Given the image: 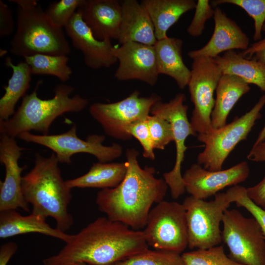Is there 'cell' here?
I'll return each mask as SVG.
<instances>
[{
	"instance_id": "obj_28",
	"label": "cell",
	"mask_w": 265,
	"mask_h": 265,
	"mask_svg": "<svg viewBox=\"0 0 265 265\" xmlns=\"http://www.w3.org/2000/svg\"><path fill=\"white\" fill-rule=\"evenodd\" d=\"M29 65L32 75H49L56 77L61 81L68 80L72 74L65 55L37 54L24 57Z\"/></svg>"
},
{
	"instance_id": "obj_39",
	"label": "cell",
	"mask_w": 265,
	"mask_h": 265,
	"mask_svg": "<svg viewBox=\"0 0 265 265\" xmlns=\"http://www.w3.org/2000/svg\"><path fill=\"white\" fill-rule=\"evenodd\" d=\"M17 249L16 243L9 242L3 244L0 249V265H6Z\"/></svg>"
},
{
	"instance_id": "obj_1",
	"label": "cell",
	"mask_w": 265,
	"mask_h": 265,
	"mask_svg": "<svg viewBox=\"0 0 265 265\" xmlns=\"http://www.w3.org/2000/svg\"><path fill=\"white\" fill-rule=\"evenodd\" d=\"M149 249L142 230H133L106 216L89 223L44 265H115Z\"/></svg>"
},
{
	"instance_id": "obj_44",
	"label": "cell",
	"mask_w": 265,
	"mask_h": 265,
	"mask_svg": "<svg viewBox=\"0 0 265 265\" xmlns=\"http://www.w3.org/2000/svg\"><path fill=\"white\" fill-rule=\"evenodd\" d=\"M69 265H87L84 264H70Z\"/></svg>"
},
{
	"instance_id": "obj_3",
	"label": "cell",
	"mask_w": 265,
	"mask_h": 265,
	"mask_svg": "<svg viewBox=\"0 0 265 265\" xmlns=\"http://www.w3.org/2000/svg\"><path fill=\"white\" fill-rule=\"evenodd\" d=\"M58 163L53 152L49 157L36 153L33 167L23 176L22 188L31 212L53 218L56 228L65 232L74 223L68 210L71 189L62 177Z\"/></svg>"
},
{
	"instance_id": "obj_17",
	"label": "cell",
	"mask_w": 265,
	"mask_h": 265,
	"mask_svg": "<svg viewBox=\"0 0 265 265\" xmlns=\"http://www.w3.org/2000/svg\"><path fill=\"white\" fill-rule=\"evenodd\" d=\"M64 29L72 46L82 53L84 62L88 67L94 69L107 68L118 61L113 54L114 46L111 40L96 39L83 21L79 9Z\"/></svg>"
},
{
	"instance_id": "obj_37",
	"label": "cell",
	"mask_w": 265,
	"mask_h": 265,
	"mask_svg": "<svg viewBox=\"0 0 265 265\" xmlns=\"http://www.w3.org/2000/svg\"><path fill=\"white\" fill-rule=\"evenodd\" d=\"M14 28V23L11 10L6 3L0 0V37L11 34Z\"/></svg>"
},
{
	"instance_id": "obj_42",
	"label": "cell",
	"mask_w": 265,
	"mask_h": 265,
	"mask_svg": "<svg viewBox=\"0 0 265 265\" xmlns=\"http://www.w3.org/2000/svg\"><path fill=\"white\" fill-rule=\"evenodd\" d=\"M252 57L265 64V49L256 52Z\"/></svg>"
},
{
	"instance_id": "obj_26",
	"label": "cell",
	"mask_w": 265,
	"mask_h": 265,
	"mask_svg": "<svg viewBox=\"0 0 265 265\" xmlns=\"http://www.w3.org/2000/svg\"><path fill=\"white\" fill-rule=\"evenodd\" d=\"M126 162L94 163L88 171L77 178L66 180L68 186L73 188H113L124 179L127 172Z\"/></svg>"
},
{
	"instance_id": "obj_16",
	"label": "cell",
	"mask_w": 265,
	"mask_h": 265,
	"mask_svg": "<svg viewBox=\"0 0 265 265\" xmlns=\"http://www.w3.org/2000/svg\"><path fill=\"white\" fill-rule=\"evenodd\" d=\"M24 148L19 146L15 138L1 133L0 161L5 168V177L0 182V211L22 209L29 211L28 204L23 195L22 173L25 166L19 165Z\"/></svg>"
},
{
	"instance_id": "obj_8",
	"label": "cell",
	"mask_w": 265,
	"mask_h": 265,
	"mask_svg": "<svg viewBox=\"0 0 265 265\" xmlns=\"http://www.w3.org/2000/svg\"><path fill=\"white\" fill-rule=\"evenodd\" d=\"M222 222V239L229 248V258L244 265H265V237L254 217L227 209Z\"/></svg>"
},
{
	"instance_id": "obj_30",
	"label": "cell",
	"mask_w": 265,
	"mask_h": 265,
	"mask_svg": "<svg viewBox=\"0 0 265 265\" xmlns=\"http://www.w3.org/2000/svg\"><path fill=\"white\" fill-rule=\"evenodd\" d=\"M182 257L185 265H244L227 256L222 245L185 252Z\"/></svg>"
},
{
	"instance_id": "obj_15",
	"label": "cell",
	"mask_w": 265,
	"mask_h": 265,
	"mask_svg": "<svg viewBox=\"0 0 265 265\" xmlns=\"http://www.w3.org/2000/svg\"><path fill=\"white\" fill-rule=\"evenodd\" d=\"M112 52L119 62L114 74L116 79L156 84L159 74L154 46L129 42L119 47L114 46Z\"/></svg>"
},
{
	"instance_id": "obj_7",
	"label": "cell",
	"mask_w": 265,
	"mask_h": 265,
	"mask_svg": "<svg viewBox=\"0 0 265 265\" xmlns=\"http://www.w3.org/2000/svg\"><path fill=\"white\" fill-rule=\"evenodd\" d=\"M231 203L225 192L217 193L210 201L191 196L185 199L189 248L206 249L221 243L220 225Z\"/></svg>"
},
{
	"instance_id": "obj_5",
	"label": "cell",
	"mask_w": 265,
	"mask_h": 265,
	"mask_svg": "<svg viewBox=\"0 0 265 265\" xmlns=\"http://www.w3.org/2000/svg\"><path fill=\"white\" fill-rule=\"evenodd\" d=\"M17 5V28L10 52L23 57L37 54L67 55L71 52L63 28L54 26L35 0H10Z\"/></svg>"
},
{
	"instance_id": "obj_14",
	"label": "cell",
	"mask_w": 265,
	"mask_h": 265,
	"mask_svg": "<svg viewBox=\"0 0 265 265\" xmlns=\"http://www.w3.org/2000/svg\"><path fill=\"white\" fill-rule=\"evenodd\" d=\"M248 163L242 161L225 170L210 171L201 165L192 164L183 175L186 191L194 198L203 199L214 196L229 186H234L248 178Z\"/></svg>"
},
{
	"instance_id": "obj_13",
	"label": "cell",
	"mask_w": 265,
	"mask_h": 265,
	"mask_svg": "<svg viewBox=\"0 0 265 265\" xmlns=\"http://www.w3.org/2000/svg\"><path fill=\"white\" fill-rule=\"evenodd\" d=\"M185 100V95L179 93L167 103L162 102L161 99L158 101L151 110L152 115L162 117L172 126L176 148L175 162L173 169L164 173L163 177L170 189L171 197L174 199L178 198L186 191L181 173L182 164L187 149L186 140L189 135L198 134L188 119V106L184 104Z\"/></svg>"
},
{
	"instance_id": "obj_31",
	"label": "cell",
	"mask_w": 265,
	"mask_h": 265,
	"mask_svg": "<svg viewBox=\"0 0 265 265\" xmlns=\"http://www.w3.org/2000/svg\"><path fill=\"white\" fill-rule=\"evenodd\" d=\"M212 7L229 3L243 9L254 21L253 39L257 42L261 40L262 28L265 22V0H214L210 1Z\"/></svg>"
},
{
	"instance_id": "obj_38",
	"label": "cell",
	"mask_w": 265,
	"mask_h": 265,
	"mask_svg": "<svg viewBox=\"0 0 265 265\" xmlns=\"http://www.w3.org/2000/svg\"><path fill=\"white\" fill-rule=\"evenodd\" d=\"M246 192L255 204L265 211V176L256 185L246 188Z\"/></svg>"
},
{
	"instance_id": "obj_4",
	"label": "cell",
	"mask_w": 265,
	"mask_h": 265,
	"mask_svg": "<svg viewBox=\"0 0 265 265\" xmlns=\"http://www.w3.org/2000/svg\"><path fill=\"white\" fill-rule=\"evenodd\" d=\"M39 84L38 82L34 91L23 98L20 106L9 119L0 121V133L14 138L31 131L49 134L50 127L56 118L65 113L80 112L88 104V100L79 94L71 97L74 87L64 83L55 86L53 98L40 99L37 94Z\"/></svg>"
},
{
	"instance_id": "obj_25",
	"label": "cell",
	"mask_w": 265,
	"mask_h": 265,
	"mask_svg": "<svg viewBox=\"0 0 265 265\" xmlns=\"http://www.w3.org/2000/svg\"><path fill=\"white\" fill-rule=\"evenodd\" d=\"M222 75L238 76L248 84H253L265 92V64L252 58L248 59L235 50L225 52L213 58Z\"/></svg>"
},
{
	"instance_id": "obj_43",
	"label": "cell",
	"mask_w": 265,
	"mask_h": 265,
	"mask_svg": "<svg viewBox=\"0 0 265 265\" xmlns=\"http://www.w3.org/2000/svg\"><path fill=\"white\" fill-rule=\"evenodd\" d=\"M264 140H265V124L260 131L254 144H257Z\"/></svg>"
},
{
	"instance_id": "obj_18",
	"label": "cell",
	"mask_w": 265,
	"mask_h": 265,
	"mask_svg": "<svg viewBox=\"0 0 265 265\" xmlns=\"http://www.w3.org/2000/svg\"><path fill=\"white\" fill-rule=\"evenodd\" d=\"M214 27L212 37L202 48L188 52L192 59L198 57L214 58L223 52L246 50L249 39L240 27L218 6L214 8Z\"/></svg>"
},
{
	"instance_id": "obj_22",
	"label": "cell",
	"mask_w": 265,
	"mask_h": 265,
	"mask_svg": "<svg viewBox=\"0 0 265 265\" xmlns=\"http://www.w3.org/2000/svg\"><path fill=\"white\" fill-rule=\"evenodd\" d=\"M182 45L181 39L169 37L157 40L154 45L159 74L173 79L181 89L187 85L191 75L183 59Z\"/></svg>"
},
{
	"instance_id": "obj_21",
	"label": "cell",
	"mask_w": 265,
	"mask_h": 265,
	"mask_svg": "<svg viewBox=\"0 0 265 265\" xmlns=\"http://www.w3.org/2000/svg\"><path fill=\"white\" fill-rule=\"evenodd\" d=\"M43 216L31 212L23 215L16 210L0 211V238H5L25 234L36 233L60 239L70 241L72 235L52 228Z\"/></svg>"
},
{
	"instance_id": "obj_40",
	"label": "cell",
	"mask_w": 265,
	"mask_h": 265,
	"mask_svg": "<svg viewBox=\"0 0 265 265\" xmlns=\"http://www.w3.org/2000/svg\"><path fill=\"white\" fill-rule=\"evenodd\" d=\"M247 158L256 162L265 161V140L254 144Z\"/></svg>"
},
{
	"instance_id": "obj_29",
	"label": "cell",
	"mask_w": 265,
	"mask_h": 265,
	"mask_svg": "<svg viewBox=\"0 0 265 265\" xmlns=\"http://www.w3.org/2000/svg\"><path fill=\"white\" fill-rule=\"evenodd\" d=\"M115 265H185L179 253L149 249L132 256Z\"/></svg>"
},
{
	"instance_id": "obj_12",
	"label": "cell",
	"mask_w": 265,
	"mask_h": 265,
	"mask_svg": "<svg viewBox=\"0 0 265 265\" xmlns=\"http://www.w3.org/2000/svg\"><path fill=\"white\" fill-rule=\"evenodd\" d=\"M192 60L187 84L194 105L190 122L197 134L207 133L213 130L211 123L213 94L222 73L213 58L198 57Z\"/></svg>"
},
{
	"instance_id": "obj_9",
	"label": "cell",
	"mask_w": 265,
	"mask_h": 265,
	"mask_svg": "<svg viewBox=\"0 0 265 265\" xmlns=\"http://www.w3.org/2000/svg\"><path fill=\"white\" fill-rule=\"evenodd\" d=\"M149 246L180 254L188 247L186 211L182 204L163 200L153 207L143 230Z\"/></svg>"
},
{
	"instance_id": "obj_27",
	"label": "cell",
	"mask_w": 265,
	"mask_h": 265,
	"mask_svg": "<svg viewBox=\"0 0 265 265\" xmlns=\"http://www.w3.org/2000/svg\"><path fill=\"white\" fill-rule=\"evenodd\" d=\"M4 63L12 69V74L0 99V121L7 120L14 114L17 102L26 95L30 87L32 75L30 67L25 61L14 65L7 57Z\"/></svg>"
},
{
	"instance_id": "obj_41",
	"label": "cell",
	"mask_w": 265,
	"mask_h": 265,
	"mask_svg": "<svg viewBox=\"0 0 265 265\" xmlns=\"http://www.w3.org/2000/svg\"><path fill=\"white\" fill-rule=\"evenodd\" d=\"M262 31L265 32V22L263 26ZM264 49H265V38L254 43L246 50L241 53L243 56L250 59L256 52Z\"/></svg>"
},
{
	"instance_id": "obj_20",
	"label": "cell",
	"mask_w": 265,
	"mask_h": 265,
	"mask_svg": "<svg viewBox=\"0 0 265 265\" xmlns=\"http://www.w3.org/2000/svg\"><path fill=\"white\" fill-rule=\"evenodd\" d=\"M121 6L119 43L133 42L154 46L157 41L154 27L143 5L136 0H124Z\"/></svg>"
},
{
	"instance_id": "obj_34",
	"label": "cell",
	"mask_w": 265,
	"mask_h": 265,
	"mask_svg": "<svg viewBox=\"0 0 265 265\" xmlns=\"http://www.w3.org/2000/svg\"><path fill=\"white\" fill-rule=\"evenodd\" d=\"M147 122L154 149L164 150L174 140L170 123L157 115H149L147 118Z\"/></svg>"
},
{
	"instance_id": "obj_11",
	"label": "cell",
	"mask_w": 265,
	"mask_h": 265,
	"mask_svg": "<svg viewBox=\"0 0 265 265\" xmlns=\"http://www.w3.org/2000/svg\"><path fill=\"white\" fill-rule=\"evenodd\" d=\"M160 96L153 94L142 97L135 90L125 99L111 103H95L89 107L91 116L102 127L105 133L114 138L127 140L132 137L126 132L131 124L146 119L152 107Z\"/></svg>"
},
{
	"instance_id": "obj_32",
	"label": "cell",
	"mask_w": 265,
	"mask_h": 265,
	"mask_svg": "<svg viewBox=\"0 0 265 265\" xmlns=\"http://www.w3.org/2000/svg\"><path fill=\"white\" fill-rule=\"evenodd\" d=\"M84 0H60L50 4L45 10L51 22L55 26L63 28Z\"/></svg>"
},
{
	"instance_id": "obj_36",
	"label": "cell",
	"mask_w": 265,
	"mask_h": 265,
	"mask_svg": "<svg viewBox=\"0 0 265 265\" xmlns=\"http://www.w3.org/2000/svg\"><path fill=\"white\" fill-rule=\"evenodd\" d=\"M214 13V9L210 0H197L193 19L186 29L188 34L193 37L200 36L205 29L206 22L213 17Z\"/></svg>"
},
{
	"instance_id": "obj_23",
	"label": "cell",
	"mask_w": 265,
	"mask_h": 265,
	"mask_svg": "<svg viewBox=\"0 0 265 265\" xmlns=\"http://www.w3.org/2000/svg\"><path fill=\"white\" fill-rule=\"evenodd\" d=\"M140 2L150 17L157 40L167 38L168 29L196 4L194 0H142Z\"/></svg>"
},
{
	"instance_id": "obj_10",
	"label": "cell",
	"mask_w": 265,
	"mask_h": 265,
	"mask_svg": "<svg viewBox=\"0 0 265 265\" xmlns=\"http://www.w3.org/2000/svg\"><path fill=\"white\" fill-rule=\"evenodd\" d=\"M77 131V126L74 125L68 131L60 134L39 135L25 132L18 137L51 149L59 162L66 164L71 163L72 156L78 153L92 155L101 162H109L121 156L122 147L117 143L104 145V135L90 134L84 140L79 137Z\"/></svg>"
},
{
	"instance_id": "obj_33",
	"label": "cell",
	"mask_w": 265,
	"mask_h": 265,
	"mask_svg": "<svg viewBox=\"0 0 265 265\" xmlns=\"http://www.w3.org/2000/svg\"><path fill=\"white\" fill-rule=\"evenodd\" d=\"M231 203L235 202L248 211L258 222L265 237V211L255 204L248 196L246 188L236 185L230 187L225 192Z\"/></svg>"
},
{
	"instance_id": "obj_2",
	"label": "cell",
	"mask_w": 265,
	"mask_h": 265,
	"mask_svg": "<svg viewBox=\"0 0 265 265\" xmlns=\"http://www.w3.org/2000/svg\"><path fill=\"white\" fill-rule=\"evenodd\" d=\"M138 156L135 149H127L125 178L117 186L99 191L96 198L108 218L135 230L144 228L153 205L164 200L168 188L163 179L155 177L154 167L140 166Z\"/></svg>"
},
{
	"instance_id": "obj_6",
	"label": "cell",
	"mask_w": 265,
	"mask_h": 265,
	"mask_svg": "<svg viewBox=\"0 0 265 265\" xmlns=\"http://www.w3.org/2000/svg\"><path fill=\"white\" fill-rule=\"evenodd\" d=\"M265 105V94L249 111L232 122L209 133L198 134L197 139L204 144L205 148L199 154L197 163L208 170H221L236 145L247 139L256 122L261 118V111Z\"/></svg>"
},
{
	"instance_id": "obj_24",
	"label": "cell",
	"mask_w": 265,
	"mask_h": 265,
	"mask_svg": "<svg viewBox=\"0 0 265 265\" xmlns=\"http://www.w3.org/2000/svg\"><path fill=\"white\" fill-rule=\"evenodd\" d=\"M250 90L249 84L234 75H222L215 92L214 106L211 114L213 129L226 125L228 116L235 105L243 95Z\"/></svg>"
},
{
	"instance_id": "obj_35",
	"label": "cell",
	"mask_w": 265,
	"mask_h": 265,
	"mask_svg": "<svg viewBox=\"0 0 265 265\" xmlns=\"http://www.w3.org/2000/svg\"><path fill=\"white\" fill-rule=\"evenodd\" d=\"M126 132L132 137H134L139 142L142 147V155L144 158L150 160L155 159L154 148L147 118L131 124L126 128Z\"/></svg>"
},
{
	"instance_id": "obj_19",
	"label": "cell",
	"mask_w": 265,
	"mask_h": 265,
	"mask_svg": "<svg viewBox=\"0 0 265 265\" xmlns=\"http://www.w3.org/2000/svg\"><path fill=\"white\" fill-rule=\"evenodd\" d=\"M94 36L99 40L118 39L122 20L121 2L84 0L78 9Z\"/></svg>"
}]
</instances>
